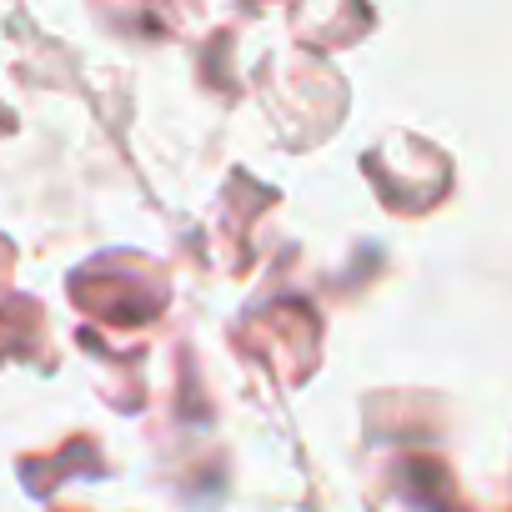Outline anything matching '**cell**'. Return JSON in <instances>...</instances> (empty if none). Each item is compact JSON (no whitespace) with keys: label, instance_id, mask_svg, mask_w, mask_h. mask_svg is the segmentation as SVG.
<instances>
[]
</instances>
